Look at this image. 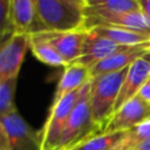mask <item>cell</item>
<instances>
[{
  "instance_id": "7c38bea8",
  "label": "cell",
  "mask_w": 150,
  "mask_h": 150,
  "mask_svg": "<svg viewBox=\"0 0 150 150\" xmlns=\"http://www.w3.org/2000/svg\"><path fill=\"white\" fill-rule=\"evenodd\" d=\"M150 52V42L137 45V46H130L124 50H121L118 53H115L107 59L95 63L89 68V73L91 77L115 73L118 70H122L124 68L130 67L137 59L141 56L148 54Z\"/></svg>"
},
{
  "instance_id": "8fae6325",
  "label": "cell",
  "mask_w": 150,
  "mask_h": 150,
  "mask_svg": "<svg viewBox=\"0 0 150 150\" xmlns=\"http://www.w3.org/2000/svg\"><path fill=\"white\" fill-rule=\"evenodd\" d=\"M149 77H150V52L137 59L129 67L128 74L118 94L114 108V112L117 111L129 100L135 97Z\"/></svg>"
},
{
  "instance_id": "3957f363",
  "label": "cell",
  "mask_w": 150,
  "mask_h": 150,
  "mask_svg": "<svg viewBox=\"0 0 150 150\" xmlns=\"http://www.w3.org/2000/svg\"><path fill=\"white\" fill-rule=\"evenodd\" d=\"M90 81L87 82L80 91V97L70 114L56 150H71L86 139L101 134V130L93 120L89 102Z\"/></svg>"
},
{
  "instance_id": "5b68a950",
  "label": "cell",
  "mask_w": 150,
  "mask_h": 150,
  "mask_svg": "<svg viewBox=\"0 0 150 150\" xmlns=\"http://www.w3.org/2000/svg\"><path fill=\"white\" fill-rule=\"evenodd\" d=\"M28 49L29 35L13 34L0 43V83L19 77V71Z\"/></svg>"
},
{
  "instance_id": "ac0fdd59",
  "label": "cell",
  "mask_w": 150,
  "mask_h": 150,
  "mask_svg": "<svg viewBox=\"0 0 150 150\" xmlns=\"http://www.w3.org/2000/svg\"><path fill=\"white\" fill-rule=\"evenodd\" d=\"M127 131L120 132H101L84 142L80 143L71 150H114Z\"/></svg>"
},
{
  "instance_id": "cb8c5ba5",
  "label": "cell",
  "mask_w": 150,
  "mask_h": 150,
  "mask_svg": "<svg viewBox=\"0 0 150 150\" xmlns=\"http://www.w3.org/2000/svg\"><path fill=\"white\" fill-rule=\"evenodd\" d=\"M138 2L141 6V11L150 21V0H138Z\"/></svg>"
},
{
  "instance_id": "7a4b0ae2",
  "label": "cell",
  "mask_w": 150,
  "mask_h": 150,
  "mask_svg": "<svg viewBox=\"0 0 150 150\" xmlns=\"http://www.w3.org/2000/svg\"><path fill=\"white\" fill-rule=\"evenodd\" d=\"M129 67L90 79L89 102L93 120L101 132L114 114V108Z\"/></svg>"
},
{
  "instance_id": "5bb4252c",
  "label": "cell",
  "mask_w": 150,
  "mask_h": 150,
  "mask_svg": "<svg viewBox=\"0 0 150 150\" xmlns=\"http://www.w3.org/2000/svg\"><path fill=\"white\" fill-rule=\"evenodd\" d=\"M91 79L89 68L79 63H71L64 67V70L57 83L53 102L59 101L66 95L81 89Z\"/></svg>"
},
{
  "instance_id": "d6986e66",
  "label": "cell",
  "mask_w": 150,
  "mask_h": 150,
  "mask_svg": "<svg viewBox=\"0 0 150 150\" xmlns=\"http://www.w3.org/2000/svg\"><path fill=\"white\" fill-rule=\"evenodd\" d=\"M150 137V120L128 130L114 150H134Z\"/></svg>"
},
{
  "instance_id": "9a60e30c",
  "label": "cell",
  "mask_w": 150,
  "mask_h": 150,
  "mask_svg": "<svg viewBox=\"0 0 150 150\" xmlns=\"http://www.w3.org/2000/svg\"><path fill=\"white\" fill-rule=\"evenodd\" d=\"M87 30H93L96 34L120 45V46H137L142 43L150 42V35L141 34L134 30L118 28V27H110V26H96L89 28Z\"/></svg>"
},
{
  "instance_id": "4fadbf2b",
  "label": "cell",
  "mask_w": 150,
  "mask_h": 150,
  "mask_svg": "<svg viewBox=\"0 0 150 150\" xmlns=\"http://www.w3.org/2000/svg\"><path fill=\"white\" fill-rule=\"evenodd\" d=\"M9 16L14 34L30 35L38 32L35 0H11Z\"/></svg>"
},
{
  "instance_id": "8992f818",
  "label": "cell",
  "mask_w": 150,
  "mask_h": 150,
  "mask_svg": "<svg viewBox=\"0 0 150 150\" xmlns=\"http://www.w3.org/2000/svg\"><path fill=\"white\" fill-rule=\"evenodd\" d=\"M149 120L150 103L145 102L138 95H136L112 114L102 132L128 131Z\"/></svg>"
},
{
  "instance_id": "ba28073f",
  "label": "cell",
  "mask_w": 150,
  "mask_h": 150,
  "mask_svg": "<svg viewBox=\"0 0 150 150\" xmlns=\"http://www.w3.org/2000/svg\"><path fill=\"white\" fill-rule=\"evenodd\" d=\"M13 150H40V132L34 130L18 109L0 117Z\"/></svg>"
},
{
  "instance_id": "277c9868",
  "label": "cell",
  "mask_w": 150,
  "mask_h": 150,
  "mask_svg": "<svg viewBox=\"0 0 150 150\" xmlns=\"http://www.w3.org/2000/svg\"><path fill=\"white\" fill-rule=\"evenodd\" d=\"M81 89L52 103L49 114L40 132V150H56L70 114L80 97Z\"/></svg>"
},
{
  "instance_id": "e0dca14e",
  "label": "cell",
  "mask_w": 150,
  "mask_h": 150,
  "mask_svg": "<svg viewBox=\"0 0 150 150\" xmlns=\"http://www.w3.org/2000/svg\"><path fill=\"white\" fill-rule=\"evenodd\" d=\"M141 11L138 0H86V13H129Z\"/></svg>"
},
{
  "instance_id": "d4e9b609",
  "label": "cell",
  "mask_w": 150,
  "mask_h": 150,
  "mask_svg": "<svg viewBox=\"0 0 150 150\" xmlns=\"http://www.w3.org/2000/svg\"><path fill=\"white\" fill-rule=\"evenodd\" d=\"M134 150H150V137L144 142H142L139 145H137Z\"/></svg>"
},
{
  "instance_id": "30bf717a",
  "label": "cell",
  "mask_w": 150,
  "mask_h": 150,
  "mask_svg": "<svg viewBox=\"0 0 150 150\" xmlns=\"http://www.w3.org/2000/svg\"><path fill=\"white\" fill-rule=\"evenodd\" d=\"M128 47H130V46H120L103 36L96 34L93 30H87L81 55L75 63H79V64L90 68L95 63L107 59L108 56H110L115 53L124 50Z\"/></svg>"
},
{
  "instance_id": "603a6c76",
  "label": "cell",
  "mask_w": 150,
  "mask_h": 150,
  "mask_svg": "<svg viewBox=\"0 0 150 150\" xmlns=\"http://www.w3.org/2000/svg\"><path fill=\"white\" fill-rule=\"evenodd\" d=\"M142 100H144L145 102L150 103V77L148 79V81L143 84V87L141 88V90L137 94Z\"/></svg>"
},
{
  "instance_id": "7402d4cb",
  "label": "cell",
  "mask_w": 150,
  "mask_h": 150,
  "mask_svg": "<svg viewBox=\"0 0 150 150\" xmlns=\"http://www.w3.org/2000/svg\"><path fill=\"white\" fill-rule=\"evenodd\" d=\"M0 150H13L11 141L8 138V135L5 130V127L2 125L0 121Z\"/></svg>"
},
{
  "instance_id": "9c48e42d",
  "label": "cell",
  "mask_w": 150,
  "mask_h": 150,
  "mask_svg": "<svg viewBox=\"0 0 150 150\" xmlns=\"http://www.w3.org/2000/svg\"><path fill=\"white\" fill-rule=\"evenodd\" d=\"M42 39L49 42L68 64L75 63L82 52L87 30L75 32H40Z\"/></svg>"
},
{
  "instance_id": "ffe728a7",
  "label": "cell",
  "mask_w": 150,
  "mask_h": 150,
  "mask_svg": "<svg viewBox=\"0 0 150 150\" xmlns=\"http://www.w3.org/2000/svg\"><path fill=\"white\" fill-rule=\"evenodd\" d=\"M16 83L18 77L0 83V117L16 109L14 103Z\"/></svg>"
},
{
  "instance_id": "52a82bcc",
  "label": "cell",
  "mask_w": 150,
  "mask_h": 150,
  "mask_svg": "<svg viewBox=\"0 0 150 150\" xmlns=\"http://www.w3.org/2000/svg\"><path fill=\"white\" fill-rule=\"evenodd\" d=\"M86 30L96 26H110L150 35V21L142 11L129 13H86Z\"/></svg>"
},
{
  "instance_id": "44dd1931",
  "label": "cell",
  "mask_w": 150,
  "mask_h": 150,
  "mask_svg": "<svg viewBox=\"0 0 150 150\" xmlns=\"http://www.w3.org/2000/svg\"><path fill=\"white\" fill-rule=\"evenodd\" d=\"M9 1L11 0H0V43L14 34L9 16Z\"/></svg>"
},
{
  "instance_id": "6da1fadb",
  "label": "cell",
  "mask_w": 150,
  "mask_h": 150,
  "mask_svg": "<svg viewBox=\"0 0 150 150\" xmlns=\"http://www.w3.org/2000/svg\"><path fill=\"white\" fill-rule=\"evenodd\" d=\"M35 8L36 33L86 30V0H35Z\"/></svg>"
},
{
  "instance_id": "2e32d148",
  "label": "cell",
  "mask_w": 150,
  "mask_h": 150,
  "mask_svg": "<svg viewBox=\"0 0 150 150\" xmlns=\"http://www.w3.org/2000/svg\"><path fill=\"white\" fill-rule=\"evenodd\" d=\"M29 49L33 55L41 62L50 67H66L67 63L55 48L42 39L38 33L29 35Z\"/></svg>"
}]
</instances>
